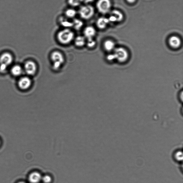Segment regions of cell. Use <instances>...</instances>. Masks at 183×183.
<instances>
[{"instance_id":"cell-1","label":"cell","mask_w":183,"mask_h":183,"mask_svg":"<svg viewBox=\"0 0 183 183\" xmlns=\"http://www.w3.org/2000/svg\"><path fill=\"white\" fill-rule=\"evenodd\" d=\"M57 39L63 45H67L74 40L75 34L69 28H65L58 33Z\"/></svg>"},{"instance_id":"cell-2","label":"cell","mask_w":183,"mask_h":183,"mask_svg":"<svg viewBox=\"0 0 183 183\" xmlns=\"http://www.w3.org/2000/svg\"><path fill=\"white\" fill-rule=\"evenodd\" d=\"M51 58L53 63V68L55 70L59 69L65 61L64 57L62 54L58 51L52 53Z\"/></svg>"},{"instance_id":"cell-3","label":"cell","mask_w":183,"mask_h":183,"mask_svg":"<svg viewBox=\"0 0 183 183\" xmlns=\"http://www.w3.org/2000/svg\"><path fill=\"white\" fill-rule=\"evenodd\" d=\"M79 14L82 19L88 20L94 16V9L92 6L90 5H86L80 7Z\"/></svg>"},{"instance_id":"cell-4","label":"cell","mask_w":183,"mask_h":183,"mask_svg":"<svg viewBox=\"0 0 183 183\" xmlns=\"http://www.w3.org/2000/svg\"><path fill=\"white\" fill-rule=\"evenodd\" d=\"M113 54L115 60L119 62H124L128 59L129 55L128 51L123 47L115 48Z\"/></svg>"},{"instance_id":"cell-5","label":"cell","mask_w":183,"mask_h":183,"mask_svg":"<svg viewBox=\"0 0 183 183\" xmlns=\"http://www.w3.org/2000/svg\"><path fill=\"white\" fill-rule=\"evenodd\" d=\"M98 10L102 14H106L110 11L111 3L110 0H99L96 4Z\"/></svg>"},{"instance_id":"cell-6","label":"cell","mask_w":183,"mask_h":183,"mask_svg":"<svg viewBox=\"0 0 183 183\" xmlns=\"http://www.w3.org/2000/svg\"><path fill=\"white\" fill-rule=\"evenodd\" d=\"M24 70L28 75H35L37 70V66L36 63L32 61H27L24 65Z\"/></svg>"},{"instance_id":"cell-7","label":"cell","mask_w":183,"mask_h":183,"mask_svg":"<svg viewBox=\"0 0 183 183\" xmlns=\"http://www.w3.org/2000/svg\"><path fill=\"white\" fill-rule=\"evenodd\" d=\"M13 61V56L9 53H4L0 56V64L5 65L8 67L12 64Z\"/></svg>"},{"instance_id":"cell-8","label":"cell","mask_w":183,"mask_h":183,"mask_svg":"<svg viewBox=\"0 0 183 183\" xmlns=\"http://www.w3.org/2000/svg\"><path fill=\"white\" fill-rule=\"evenodd\" d=\"M109 23H114L121 21L123 18V14L118 11H112L108 18Z\"/></svg>"},{"instance_id":"cell-9","label":"cell","mask_w":183,"mask_h":183,"mask_svg":"<svg viewBox=\"0 0 183 183\" xmlns=\"http://www.w3.org/2000/svg\"><path fill=\"white\" fill-rule=\"evenodd\" d=\"M31 84V81L30 78L24 77L21 78L18 83V86L22 90H26L30 88Z\"/></svg>"},{"instance_id":"cell-10","label":"cell","mask_w":183,"mask_h":183,"mask_svg":"<svg viewBox=\"0 0 183 183\" xmlns=\"http://www.w3.org/2000/svg\"><path fill=\"white\" fill-rule=\"evenodd\" d=\"M84 37L87 39L93 38L96 34V30L93 26H89L85 28L84 30Z\"/></svg>"},{"instance_id":"cell-11","label":"cell","mask_w":183,"mask_h":183,"mask_svg":"<svg viewBox=\"0 0 183 183\" xmlns=\"http://www.w3.org/2000/svg\"><path fill=\"white\" fill-rule=\"evenodd\" d=\"M28 179L31 183H38L42 179V177L40 173L35 172L31 173L29 175Z\"/></svg>"},{"instance_id":"cell-12","label":"cell","mask_w":183,"mask_h":183,"mask_svg":"<svg viewBox=\"0 0 183 183\" xmlns=\"http://www.w3.org/2000/svg\"><path fill=\"white\" fill-rule=\"evenodd\" d=\"M170 45L174 48H179L181 45V41L176 36H172L169 39Z\"/></svg>"},{"instance_id":"cell-13","label":"cell","mask_w":183,"mask_h":183,"mask_svg":"<svg viewBox=\"0 0 183 183\" xmlns=\"http://www.w3.org/2000/svg\"><path fill=\"white\" fill-rule=\"evenodd\" d=\"M109 23L108 18L102 17L98 19L97 21V26L100 29H104Z\"/></svg>"},{"instance_id":"cell-14","label":"cell","mask_w":183,"mask_h":183,"mask_svg":"<svg viewBox=\"0 0 183 183\" xmlns=\"http://www.w3.org/2000/svg\"><path fill=\"white\" fill-rule=\"evenodd\" d=\"M86 38L84 36H79L75 39V44L78 47H82L86 44Z\"/></svg>"},{"instance_id":"cell-15","label":"cell","mask_w":183,"mask_h":183,"mask_svg":"<svg viewBox=\"0 0 183 183\" xmlns=\"http://www.w3.org/2000/svg\"><path fill=\"white\" fill-rule=\"evenodd\" d=\"M11 72L14 76H19L22 74L23 69L21 66L15 65L12 68Z\"/></svg>"},{"instance_id":"cell-16","label":"cell","mask_w":183,"mask_h":183,"mask_svg":"<svg viewBox=\"0 0 183 183\" xmlns=\"http://www.w3.org/2000/svg\"><path fill=\"white\" fill-rule=\"evenodd\" d=\"M104 47L107 51L111 52L115 49V43L111 40H107L104 43Z\"/></svg>"},{"instance_id":"cell-17","label":"cell","mask_w":183,"mask_h":183,"mask_svg":"<svg viewBox=\"0 0 183 183\" xmlns=\"http://www.w3.org/2000/svg\"><path fill=\"white\" fill-rule=\"evenodd\" d=\"M60 21L61 25L65 28H69L73 27L72 22L68 20V18L66 17H61Z\"/></svg>"},{"instance_id":"cell-18","label":"cell","mask_w":183,"mask_h":183,"mask_svg":"<svg viewBox=\"0 0 183 183\" xmlns=\"http://www.w3.org/2000/svg\"><path fill=\"white\" fill-rule=\"evenodd\" d=\"M77 12L74 9H68L65 12L66 17L68 18H72L75 17L77 15Z\"/></svg>"},{"instance_id":"cell-19","label":"cell","mask_w":183,"mask_h":183,"mask_svg":"<svg viewBox=\"0 0 183 183\" xmlns=\"http://www.w3.org/2000/svg\"><path fill=\"white\" fill-rule=\"evenodd\" d=\"M72 27H74L75 30H80L84 25L83 22L79 19H75L74 21H72Z\"/></svg>"},{"instance_id":"cell-20","label":"cell","mask_w":183,"mask_h":183,"mask_svg":"<svg viewBox=\"0 0 183 183\" xmlns=\"http://www.w3.org/2000/svg\"><path fill=\"white\" fill-rule=\"evenodd\" d=\"M81 3V0H68V4L73 7L79 6Z\"/></svg>"},{"instance_id":"cell-21","label":"cell","mask_w":183,"mask_h":183,"mask_svg":"<svg viewBox=\"0 0 183 183\" xmlns=\"http://www.w3.org/2000/svg\"><path fill=\"white\" fill-rule=\"evenodd\" d=\"M87 40L86 43L88 47L90 48L94 47L96 45V41L94 40L93 38L87 39Z\"/></svg>"},{"instance_id":"cell-22","label":"cell","mask_w":183,"mask_h":183,"mask_svg":"<svg viewBox=\"0 0 183 183\" xmlns=\"http://www.w3.org/2000/svg\"><path fill=\"white\" fill-rule=\"evenodd\" d=\"M42 179L45 183H50L52 181V178L49 176H45L42 178Z\"/></svg>"},{"instance_id":"cell-23","label":"cell","mask_w":183,"mask_h":183,"mask_svg":"<svg viewBox=\"0 0 183 183\" xmlns=\"http://www.w3.org/2000/svg\"><path fill=\"white\" fill-rule=\"evenodd\" d=\"M176 153L175 154V155H174L175 156V157H174L175 159L177 161V159H179V160H179V161H180L181 160V159L182 158V157H181V155H182V152H181L180 151H179Z\"/></svg>"},{"instance_id":"cell-24","label":"cell","mask_w":183,"mask_h":183,"mask_svg":"<svg viewBox=\"0 0 183 183\" xmlns=\"http://www.w3.org/2000/svg\"><path fill=\"white\" fill-rule=\"evenodd\" d=\"M7 67L8 66L5 65L0 64V72L1 73L5 72Z\"/></svg>"},{"instance_id":"cell-25","label":"cell","mask_w":183,"mask_h":183,"mask_svg":"<svg viewBox=\"0 0 183 183\" xmlns=\"http://www.w3.org/2000/svg\"><path fill=\"white\" fill-rule=\"evenodd\" d=\"M107 59L109 61H112L115 60V58H114V55L113 54H111L107 55Z\"/></svg>"},{"instance_id":"cell-26","label":"cell","mask_w":183,"mask_h":183,"mask_svg":"<svg viewBox=\"0 0 183 183\" xmlns=\"http://www.w3.org/2000/svg\"><path fill=\"white\" fill-rule=\"evenodd\" d=\"M94 1V0H81L82 3L86 4L91 3Z\"/></svg>"},{"instance_id":"cell-27","label":"cell","mask_w":183,"mask_h":183,"mask_svg":"<svg viewBox=\"0 0 183 183\" xmlns=\"http://www.w3.org/2000/svg\"><path fill=\"white\" fill-rule=\"evenodd\" d=\"M136 0H127V1L130 3H133Z\"/></svg>"},{"instance_id":"cell-28","label":"cell","mask_w":183,"mask_h":183,"mask_svg":"<svg viewBox=\"0 0 183 183\" xmlns=\"http://www.w3.org/2000/svg\"><path fill=\"white\" fill-rule=\"evenodd\" d=\"M18 183H26L25 182H19Z\"/></svg>"},{"instance_id":"cell-29","label":"cell","mask_w":183,"mask_h":183,"mask_svg":"<svg viewBox=\"0 0 183 183\" xmlns=\"http://www.w3.org/2000/svg\"><path fill=\"white\" fill-rule=\"evenodd\" d=\"M1 141H0V145H1Z\"/></svg>"}]
</instances>
